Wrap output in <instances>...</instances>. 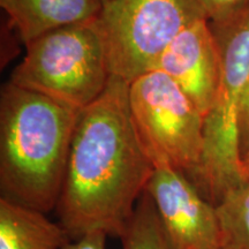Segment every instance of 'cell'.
<instances>
[{
    "label": "cell",
    "instance_id": "6da1fadb",
    "mask_svg": "<svg viewBox=\"0 0 249 249\" xmlns=\"http://www.w3.org/2000/svg\"><path fill=\"white\" fill-rule=\"evenodd\" d=\"M128 90V82L111 76L101 97L79 113L55 207L71 240L91 232L120 239L154 173L134 126Z\"/></svg>",
    "mask_w": 249,
    "mask_h": 249
},
{
    "label": "cell",
    "instance_id": "7a4b0ae2",
    "mask_svg": "<svg viewBox=\"0 0 249 249\" xmlns=\"http://www.w3.org/2000/svg\"><path fill=\"white\" fill-rule=\"evenodd\" d=\"M80 111L11 81L0 93L1 197L55 210Z\"/></svg>",
    "mask_w": 249,
    "mask_h": 249
},
{
    "label": "cell",
    "instance_id": "3957f363",
    "mask_svg": "<svg viewBox=\"0 0 249 249\" xmlns=\"http://www.w3.org/2000/svg\"><path fill=\"white\" fill-rule=\"evenodd\" d=\"M210 23V22H209ZM220 53V76L213 105L204 118V147L192 178L214 207L227 193L245 185L241 112L249 83V8L224 23H210Z\"/></svg>",
    "mask_w": 249,
    "mask_h": 249
},
{
    "label": "cell",
    "instance_id": "277c9868",
    "mask_svg": "<svg viewBox=\"0 0 249 249\" xmlns=\"http://www.w3.org/2000/svg\"><path fill=\"white\" fill-rule=\"evenodd\" d=\"M95 20L59 28L28 43L9 81L77 111L91 105L112 76Z\"/></svg>",
    "mask_w": 249,
    "mask_h": 249
},
{
    "label": "cell",
    "instance_id": "5b68a950",
    "mask_svg": "<svg viewBox=\"0 0 249 249\" xmlns=\"http://www.w3.org/2000/svg\"><path fill=\"white\" fill-rule=\"evenodd\" d=\"M207 18L198 0H107L95 22L112 76L126 82L152 71L178 34Z\"/></svg>",
    "mask_w": 249,
    "mask_h": 249
},
{
    "label": "cell",
    "instance_id": "8992f818",
    "mask_svg": "<svg viewBox=\"0 0 249 249\" xmlns=\"http://www.w3.org/2000/svg\"><path fill=\"white\" fill-rule=\"evenodd\" d=\"M129 107L154 164H167L192 180L204 147V117L177 83L152 70L129 83Z\"/></svg>",
    "mask_w": 249,
    "mask_h": 249
},
{
    "label": "cell",
    "instance_id": "52a82bcc",
    "mask_svg": "<svg viewBox=\"0 0 249 249\" xmlns=\"http://www.w3.org/2000/svg\"><path fill=\"white\" fill-rule=\"evenodd\" d=\"M145 192L150 195L171 249H222L216 207L186 174L156 164Z\"/></svg>",
    "mask_w": 249,
    "mask_h": 249
},
{
    "label": "cell",
    "instance_id": "ba28073f",
    "mask_svg": "<svg viewBox=\"0 0 249 249\" xmlns=\"http://www.w3.org/2000/svg\"><path fill=\"white\" fill-rule=\"evenodd\" d=\"M154 70L170 76L205 118L220 76L219 48L208 18L196 21L178 34Z\"/></svg>",
    "mask_w": 249,
    "mask_h": 249
},
{
    "label": "cell",
    "instance_id": "9c48e42d",
    "mask_svg": "<svg viewBox=\"0 0 249 249\" xmlns=\"http://www.w3.org/2000/svg\"><path fill=\"white\" fill-rule=\"evenodd\" d=\"M24 45L44 34L95 20L103 0H0Z\"/></svg>",
    "mask_w": 249,
    "mask_h": 249
},
{
    "label": "cell",
    "instance_id": "30bf717a",
    "mask_svg": "<svg viewBox=\"0 0 249 249\" xmlns=\"http://www.w3.org/2000/svg\"><path fill=\"white\" fill-rule=\"evenodd\" d=\"M70 241L46 213L0 197V249H62Z\"/></svg>",
    "mask_w": 249,
    "mask_h": 249
},
{
    "label": "cell",
    "instance_id": "8fae6325",
    "mask_svg": "<svg viewBox=\"0 0 249 249\" xmlns=\"http://www.w3.org/2000/svg\"><path fill=\"white\" fill-rule=\"evenodd\" d=\"M224 249H249V180L216 205Z\"/></svg>",
    "mask_w": 249,
    "mask_h": 249
},
{
    "label": "cell",
    "instance_id": "7c38bea8",
    "mask_svg": "<svg viewBox=\"0 0 249 249\" xmlns=\"http://www.w3.org/2000/svg\"><path fill=\"white\" fill-rule=\"evenodd\" d=\"M120 240L123 249H171L154 201L145 191Z\"/></svg>",
    "mask_w": 249,
    "mask_h": 249
},
{
    "label": "cell",
    "instance_id": "4fadbf2b",
    "mask_svg": "<svg viewBox=\"0 0 249 249\" xmlns=\"http://www.w3.org/2000/svg\"><path fill=\"white\" fill-rule=\"evenodd\" d=\"M210 23H224L249 8V0H198Z\"/></svg>",
    "mask_w": 249,
    "mask_h": 249
},
{
    "label": "cell",
    "instance_id": "5bb4252c",
    "mask_svg": "<svg viewBox=\"0 0 249 249\" xmlns=\"http://www.w3.org/2000/svg\"><path fill=\"white\" fill-rule=\"evenodd\" d=\"M107 236L104 232H91L77 240H71L62 249H107Z\"/></svg>",
    "mask_w": 249,
    "mask_h": 249
},
{
    "label": "cell",
    "instance_id": "9a60e30c",
    "mask_svg": "<svg viewBox=\"0 0 249 249\" xmlns=\"http://www.w3.org/2000/svg\"><path fill=\"white\" fill-rule=\"evenodd\" d=\"M241 148L242 152L247 145L249 141V83L246 90V95L244 98V104H242V112H241Z\"/></svg>",
    "mask_w": 249,
    "mask_h": 249
},
{
    "label": "cell",
    "instance_id": "2e32d148",
    "mask_svg": "<svg viewBox=\"0 0 249 249\" xmlns=\"http://www.w3.org/2000/svg\"><path fill=\"white\" fill-rule=\"evenodd\" d=\"M242 160H244V167L246 176H247V179L249 180V141L244 149V152H242Z\"/></svg>",
    "mask_w": 249,
    "mask_h": 249
},
{
    "label": "cell",
    "instance_id": "e0dca14e",
    "mask_svg": "<svg viewBox=\"0 0 249 249\" xmlns=\"http://www.w3.org/2000/svg\"><path fill=\"white\" fill-rule=\"evenodd\" d=\"M105 1H107V0H103V2H105Z\"/></svg>",
    "mask_w": 249,
    "mask_h": 249
},
{
    "label": "cell",
    "instance_id": "ac0fdd59",
    "mask_svg": "<svg viewBox=\"0 0 249 249\" xmlns=\"http://www.w3.org/2000/svg\"><path fill=\"white\" fill-rule=\"evenodd\" d=\"M222 249H224V248H222Z\"/></svg>",
    "mask_w": 249,
    "mask_h": 249
}]
</instances>
